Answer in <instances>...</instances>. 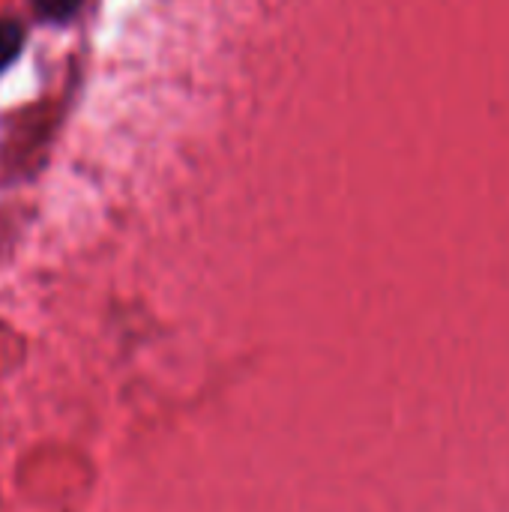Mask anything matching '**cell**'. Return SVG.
Wrapping results in <instances>:
<instances>
[{"mask_svg": "<svg viewBox=\"0 0 509 512\" xmlns=\"http://www.w3.org/2000/svg\"><path fill=\"white\" fill-rule=\"evenodd\" d=\"M33 6L45 21H69L78 12L81 0H33Z\"/></svg>", "mask_w": 509, "mask_h": 512, "instance_id": "obj_2", "label": "cell"}, {"mask_svg": "<svg viewBox=\"0 0 509 512\" xmlns=\"http://www.w3.org/2000/svg\"><path fill=\"white\" fill-rule=\"evenodd\" d=\"M21 42H24L21 27L15 21H9V18H0V69H6L18 57Z\"/></svg>", "mask_w": 509, "mask_h": 512, "instance_id": "obj_1", "label": "cell"}]
</instances>
